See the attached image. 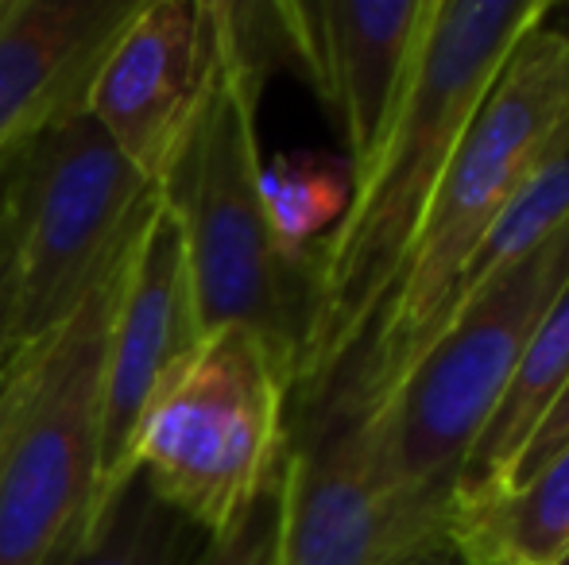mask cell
Wrapping results in <instances>:
<instances>
[{
	"label": "cell",
	"mask_w": 569,
	"mask_h": 565,
	"mask_svg": "<svg viewBox=\"0 0 569 565\" xmlns=\"http://www.w3.org/2000/svg\"><path fill=\"white\" fill-rule=\"evenodd\" d=\"M555 0H435L411 82L341 221L310 252V314L287 418L318 407L365 341L457 143L523 36Z\"/></svg>",
	"instance_id": "obj_1"
},
{
	"label": "cell",
	"mask_w": 569,
	"mask_h": 565,
	"mask_svg": "<svg viewBox=\"0 0 569 565\" xmlns=\"http://www.w3.org/2000/svg\"><path fill=\"white\" fill-rule=\"evenodd\" d=\"M566 450H569V380L562 384V392L555 395V403L547 407V415L539 418V426L531 430L527 445L519 450L516 465L508 468L503 488H516V484L531 481L535 473H542V468H547L555 457H562Z\"/></svg>",
	"instance_id": "obj_18"
},
{
	"label": "cell",
	"mask_w": 569,
	"mask_h": 565,
	"mask_svg": "<svg viewBox=\"0 0 569 565\" xmlns=\"http://www.w3.org/2000/svg\"><path fill=\"white\" fill-rule=\"evenodd\" d=\"M279 476L237 527H229L218 538H206L194 565H276L279 531H283V481Z\"/></svg>",
	"instance_id": "obj_17"
},
{
	"label": "cell",
	"mask_w": 569,
	"mask_h": 565,
	"mask_svg": "<svg viewBox=\"0 0 569 565\" xmlns=\"http://www.w3.org/2000/svg\"><path fill=\"white\" fill-rule=\"evenodd\" d=\"M407 565H465V562L457 558L450 546H442V551H430V554H422V558H415V562H407Z\"/></svg>",
	"instance_id": "obj_21"
},
{
	"label": "cell",
	"mask_w": 569,
	"mask_h": 565,
	"mask_svg": "<svg viewBox=\"0 0 569 565\" xmlns=\"http://www.w3.org/2000/svg\"><path fill=\"white\" fill-rule=\"evenodd\" d=\"M547 28L555 31L558 39L566 43V54H569V4H555L547 16Z\"/></svg>",
	"instance_id": "obj_20"
},
{
	"label": "cell",
	"mask_w": 569,
	"mask_h": 565,
	"mask_svg": "<svg viewBox=\"0 0 569 565\" xmlns=\"http://www.w3.org/2000/svg\"><path fill=\"white\" fill-rule=\"evenodd\" d=\"M555 565H569V546H566V551H562V558H558Z\"/></svg>",
	"instance_id": "obj_22"
},
{
	"label": "cell",
	"mask_w": 569,
	"mask_h": 565,
	"mask_svg": "<svg viewBox=\"0 0 569 565\" xmlns=\"http://www.w3.org/2000/svg\"><path fill=\"white\" fill-rule=\"evenodd\" d=\"M279 481L283 531L276 565H407L422 558L372 496L345 426H295Z\"/></svg>",
	"instance_id": "obj_12"
},
{
	"label": "cell",
	"mask_w": 569,
	"mask_h": 565,
	"mask_svg": "<svg viewBox=\"0 0 569 565\" xmlns=\"http://www.w3.org/2000/svg\"><path fill=\"white\" fill-rule=\"evenodd\" d=\"M435 0L263 4L271 62L287 59L338 124L349 179L372 163L411 82Z\"/></svg>",
	"instance_id": "obj_9"
},
{
	"label": "cell",
	"mask_w": 569,
	"mask_h": 565,
	"mask_svg": "<svg viewBox=\"0 0 569 565\" xmlns=\"http://www.w3.org/2000/svg\"><path fill=\"white\" fill-rule=\"evenodd\" d=\"M569 280V221L442 325L399 384L349 430L372 496L415 554L446 546L453 484L550 302Z\"/></svg>",
	"instance_id": "obj_3"
},
{
	"label": "cell",
	"mask_w": 569,
	"mask_h": 565,
	"mask_svg": "<svg viewBox=\"0 0 569 565\" xmlns=\"http://www.w3.org/2000/svg\"><path fill=\"white\" fill-rule=\"evenodd\" d=\"M202 546V531L167 507L136 473L59 565H194Z\"/></svg>",
	"instance_id": "obj_15"
},
{
	"label": "cell",
	"mask_w": 569,
	"mask_h": 565,
	"mask_svg": "<svg viewBox=\"0 0 569 565\" xmlns=\"http://www.w3.org/2000/svg\"><path fill=\"white\" fill-rule=\"evenodd\" d=\"M291 376L244 325H221L167 376L136 434V473L206 538L237 527L276 484L291 442Z\"/></svg>",
	"instance_id": "obj_5"
},
{
	"label": "cell",
	"mask_w": 569,
	"mask_h": 565,
	"mask_svg": "<svg viewBox=\"0 0 569 565\" xmlns=\"http://www.w3.org/2000/svg\"><path fill=\"white\" fill-rule=\"evenodd\" d=\"M566 124L569 54L562 39L539 23L511 51L465 129L365 341L338 372L330 392L318 400V407L291 423V430L310 423H349L368 415L391 392L450 275L485 241L527 174L550 155Z\"/></svg>",
	"instance_id": "obj_4"
},
{
	"label": "cell",
	"mask_w": 569,
	"mask_h": 565,
	"mask_svg": "<svg viewBox=\"0 0 569 565\" xmlns=\"http://www.w3.org/2000/svg\"><path fill=\"white\" fill-rule=\"evenodd\" d=\"M0 171V202L16 225L12 356L59 330L78 302L117 272L156 190L86 105L16 148Z\"/></svg>",
	"instance_id": "obj_7"
},
{
	"label": "cell",
	"mask_w": 569,
	"mask_h": 565,
	"mask_svg": "<svg viewBox=\"0 0 569 565\" xmlns=\"http://www.w3.org/2000/svg\"><path fill=\"white\" fill-rule=\"evenodd\" d=\"M12 286H16V225L8 205L0 202V364L8 356V317H12Z\"/></svg>",
	"instance_id": "obj_19"
},
{
	"label": "cell",
	"mask_w": 569,
	"mask_h": 565,
	"mask_svg": "<svg viewBox=\"0 0 569 565\" xmlns=\"http://www.w3.org/2000/svg\"><path fill=\"white\" fill-rule=\"evenodd\" d=\"M194 286H190L187 244L174 210L156 190L124 260H120L113 322L101 376V434H98V488L86 527L117 500L136 476V434L151 400L179 361L198 345ZM82 527V531H86Z\"/></svg>",
	"instance_id": "obj_8"
},
{
	"label": "cell",
	"mask_w": 569,
	"mask_h": 565,
	"mask_svg": "<svg viewBox=\"0 0 569 565\" xmlns=\"http://www.w3.org/2000/svg\"><path fill=\"white\" fill-rule=\"evenodd\" d=\"M446 546L465 565H555L569 546V450L531 481L450 512Z\"/></svg>",
	"instance_id": "obj_14"
},
{
	"label": "cell",
	"mask_w": 569,
	"mask_h": 565,
	"mask_svg": "<svg viewBox=\"0 0 569 565\" xmlns=\"http://www.w3.org/2000/svg\"><path fill=\"white\" fill-rule=\"evenodd\" d=\"M210 54V0H136L86 90V113L151 190L179 163L202 105Z\"/></svg>",
	"instance_id": "obj_10"
},
{
	"label": "cell",
	"mask_w": 569,
	"mask_h": 565,
	"mask_svg": "<svg viewBox=\"0 0 569 565\" xmlns=\"http://www.w3.org/2000/svg\"><path fill=\"white\" fill-rule=\"evenodd\" d=\"M352 194L349 167H326L315 159H279L263 171V202L279 244L295 256L315 252V244L341 221Z\"/></svg>",
	"instance_id": "obj_16"
},
{
	"label": "cell",
	"mask_w": 569,
	"mask_h": 565,
	"mask_svg": "<svg viewBox=\"0 0 569 565\" xmlns=\"http://www.w3.org/2000/svg\"><path fill=\"white\" fill-rule=\"evenodd\" d=\"M117 280L0 364V565H59L86 527Z\"/></svg>",
	"instance_id": "obj_6"
},
{
	"label": "cell",
	"mask_w": 569,
	"mask_h": 565,
	"mask_svg": "<svg viewBox=\"0 0 569 565\" xmlns=\"http://www.w3.org/2000/svg\"><path fill=\"white\" fill-rule=\"evenodd\" d=\"M136 0H0V163L86 105Z\"/></svg>",
	"instance_id": "obj_11"
},
{
	"label": "cell",
	"mask_w": 569,
	"mask_h": 565,
	"mask_svg": "<svg viewBox=\"0 0 569 565\" xmlns=\"http://www.w3.org/2000/svg\"><path fill=\"white\" fill-rule=\"evenodd\" d=\"M210 20L202 105L159 194L179 218L202 333L221 325L260 333L295 380L310 314V260L279 244L263 202L256 109L271 59L252 4L210 0Z\"/></svg>",
	"instance_id": "obj_2"
},
{
	"label": "cell",
	"mask_w": 569,
	"mask_h": 565,
	"mask_svg": "<svg viewBox=\"0 0 569 565\" xmlns=\"http://www.w3.org/2000/svg\"><path fill=\"white\" fill-rule=\"evenodd\" d=\"M566 380H569V280L558 291V299L550 302L547 317L535 330L519 369L511 372L508 392L500 395V403L488 415V423L477 434L472 450L465 453L461 473H457L453 484L450 512L480 504V500L496 496L503 488L508 468L516 465L519 450L527 445L531 430L547 415V407L562 392Z\"/></svg>",
	"instance_id": "obj_13"
}]
</instances>
